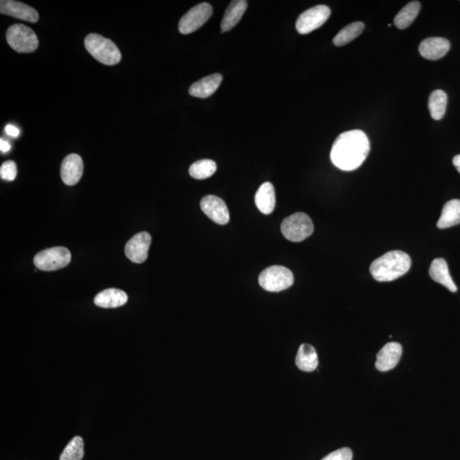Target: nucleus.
<instances>
[{
	"label": "nucleus",
	"mask_w": 460,
	"mask_h": 460,
	"mask_svg": "<svg viewBox=\"0 0 460 460\" xmlns=\"http://www.w3.org/2000/svg\"><path fill=\"white\" fill-rule=\"evenodd\" d=\"M128 301V296L120 289L110 288L99 292L96 296L94 303L96 306L111 309L125 306Z\"/></svg>",
	"instance_id": "obj_19"
},
{
	"label": "nucleus",
	"mask_w": 460,
	"mask_h": 460,
	"mask_svg": "<svg viewBox=\"0 0 460 460\" xmlns=\"http://www.w3.org/2000/svg\"><path fill=\"white\" fill-rule=\"evenodd\" d=\"M217 170L216 162L211 159H200L189 168V174L195 179H206L213 175Z\"/></svg>",
	"instance_id": "obj_26"
},
{
	"label": "nucleus",
	"mask_w": 460,
	"mask_h": 460,
	"mask_svg": "<svg viewBox=\"0 0 460 460\" xmlns=\"http://www.w3.org/2000/svg\"><path fill=\"white\" fill-rule=\"evenodd\" d=\"M247 8L246 0H235L230 3L221 22L222 32H229L235 28L246 12Z\"/></svg>",
	"instance_id": "obj_18"
},
{
	"label": "nucleus",
	"mask_w": 460,
	"mask_h": 460,
	"mask_svg": "<svg viewBox=\"0 0 460 460\" xmlns=\"http://www.w3.org/2000/svg\"><path fill=\"white\" fill-rule=\"evenodd\" d=\"M409 255L402 251H391L374 260L370 266L373 277L381 283L402 277L411 268Z\"/></svg>",
	"instance_id": "obj_2"
},
{
	"label": "nucleus",
	"mask_w": 460,
	"mask_h": 460,
	"mask_svg": "<svg viewBox=\"0 0 460 460\" xmlns=\"http://www.w3.org/2000/svg\"><path fill=\"white\" fill-rule=\"evenodd\" d=\"M294 281L290 269L284 266L274 265L265 269L258 277L259 285L265 290L272 292L284 291L292 287Z\"/></svg>",
	"instance_id": "obj_6"
},
{
	"label": "nucleus",
	"mask_w": 460,
	"mask_h": 460,
	"mask_svg": "<svg viewBox=\"0 0 460 460\" xmlns=\"http://www.w3.org/2000/svg\"><path fill=\"white\" fill-rule=\"evenodd\" d=\"M450 50V43L441 37L427 38L419 44V53L428 60L436 61L443 58Z\"/></svg>",
	"instance_id": "obj_13"
},
{
	"label": "nucleus",
	"mask_w": 460,
	"mask_h": 460,
	"mask_svg": "<svg viewBox=\"0 0 460 460\" xmlns=\"http://www.w3.org/2000/svg\"><path fill=\"white\" fill-rule=\"evenodd\" d=\"M6 132L7 135L13 137H17L20 135V130L16 127V126L12 125H8L6 126Z\"/></svg>",
	"instance_id": "obj_30"
},
{
	"label": "nucleus",
	"mask_w": 460,
	"mask_h": 460,
	"mask_svg": "<svg viewBox=\"0 0 460 460\" xmlns=\"http://www.w3.org/2000/svg\"><path fill=\"white\" fill-rule=\"evenodd\" d=\"M83 170V161L80 155L76 154L68 155L63 159L61 166V177L63 183L69 186L76 185L82 177Z\"/></svg>",
	"instance_id": "obj_15"
},
{
	"label": "nucleus",
	"mask_w": 460,
	"mask_h": 460,
	"mask_svg": "<svg viewBox=\"0 0 460 460\" xmlns=\"http://www.w3.org/2000/svg\"><path fill=\"white\" fill-rule=\"evenodd\" d=\"M0 12L6 16L17 18L32 24L39 19L38 11L26 3L13 1V0H2L0 2Z\"/></svg>",
	"instance_id": "obj_12"
},
{
	"label": "nucleus",
	"mask_w": 460,
	"mask_h": 460,
	"mask_svg": "<svg viewBox=\"0 0 460 460\" xmlns=\"http://www.w3.org/2000/svg\"><path fill=\"white\" fill-rule=\"evenodd\" d=\"M255 203L259 211L265 215L273 213L276 206V192L272 184H263L255 195Z\"/></svg>",
	"instance_id": "obj_20"
},
{
	"label": "nucleus",
	"mask_w": 460,
	"mask_h": 460,
	"mask_svg": "<svg viewBox=\"0 0 460 460\" xmlns=\"http://www.w3.org/2000/svg\"><path fill=\"white\" fill-rule=\"evenodd\" d=\"M11 146L8 142H6V140L0 139V150L2 153H7L10 150Z\"/></svg>",
	"instance_id": "obj_31"
},
{
	"label": "nucleus",
	"mask_w": 460,
	"mask_h": 460,
	"mask_svg": "<svg viewBox=\"0 0 460 460\" xmlns=\"http://www.w3.org/2000/svg\"><path fill=\"white\" fill-rule=\"evenodd\" d=\"M429 274L432 280L444 285L448 290L452 292H457V285H455L454 281L452 279L448 263L445 261V259H435L430 267Z\"/></svg>",
	"instance_id": "obj_17"
},
{
	"label": "nucleus",
	"mask_w": 460,
	"mask_h": 460,
	"mask_svg": "<svg viewBox=\"0 0 460 460\" xmlns=\"http://www.w3.org/2000/svg\"><path fill=\"white\" fill-rule=\"evenodd\" d=\"M452 163H454L455 168L460 173V154L456 155L454 159H452Z\"/></svg>",
	"instance_id": "obj_32"
},
{
	"label": "nucleus",
	"mask_w": 460,
	"mask_h": 460,
	"mask_svg": "<svg viewBox=\"0 0 460 460\" xmlns=\"http://www.w3.org/2000/svg\"><path fill=\"white\" fill-rule=\"evenodd\" d=\"M448 96L443 91L436 90L432 92L429 98V110L430 115L436 121H440L446 113Z\"/></svg>",
	"instance_id": "obj_24"
},
{
	"label": "nucleus",
	"mask_w": 460,
	"mask_h": 460,
	"mask_svg": "<svg viewBox=\"0 0 460 460\" xmlns=\"http://www.w3.org/2000/svg\"><path fill=\"white\" fill-rule=\"evenodd\" d=\"M331 15V10L324 5L317 6L304 11L296 21L297 31L307 35L325 24Z\"/></svg>",
	"instance_id": "obj_9"
},
{
	"label": "nucleus",
	"mask_w": 460,
	"mask_h": 460,
	"mask_svg": "<svg viewBox=\"0 0 460 460\" xmlns=\"http://www.w3.org/2000/svg\"><path fill=\"white\" fill-rule=\"evenodd\" d=\"M460 224V200H451L445 204L437 222L439 229H448Z\"/></svg>",
	"instance_id": "obj_22"
},
{
	"label": "nucleus",
	"mask_w": 460,
	"mask_h": 460,
	"mask_svg": "<svg viewBox=\"0 0 460 460\" xmlns=\"http://www.w3.org/2000/svg\"><path fill=\"white\" fill-rule=\"evenodd\" d=\"M364 24L361 21H355L353 24H348L346 27L340 30L333 39V44L336 46H344L357 38L364 30Z\"/></svg>",
	"instance_id": "obj_25"
},
{
	"label": "nucleus",
	"mask_w": 460,
	"mask_h": 460,
	"mask_svg": "<svg viewBox=\"0 0 460 460\" xmlns=\"http://www.w3.org/2000/svg\"><path fill=\"white\" fill-rule=\"evenodd\" d=\"M6 40L9 46L19 53H31L39 47L36 33L24 24L10 26L6 32Z\"/></svg>",
	"instance_id": "obj_4"
},
{
	"label": "nucleus",
	"mask_w": 460,
	"mask_h": 460,
	"mask_svg": "<svg viewBox=\"0 0 460 460\" xmlns=\"http://www.w3.org/2000/svg\"><path fill=\"white\" fill-rule=\"evenodd\" d=\"M213 7L209 3H202L193 7L181 18L178 29L183 35H189L198 30L213 15Z\"/></svg>",
	"instance_id": "obj_8"
},
{
	"label": "nucleus",
	"mask_w": 460,
	"mask_h": 460,
	"mask_svg": "<svg viewBox=\"0 0 460 460\" xmlns=\"http://www.w3.org/2000/svg\"><path fill=\"white\" fill-rule=\"evenodd\" d=\"M200 207L207 217L218 224L224 225L229 222V211L224 200L216 195H206L200 202Z\"/></svg>",
	"instance_id": "obj_10"
},
{
	"label": "nucleus",
	"mask_w": 460,
	"mask_h": 460,
	"mask_svg": "<svg viewBox=\"0 0 460 460\" xmlns=\"http://www.w3.org/2000/svg\"><path fill=\"white\" fill-rule=\"evenodd\" d=\"M402 355V347L399 343L385 344L377 355L376 369L381 372L395 369Z\"/></svg>",
	"instance_id": "obj_14"
},
{
	"label": "nucleus",
	"mask_w": 460,
	"mask_h": 460,
	"mask_svg": "<svg viewBox=\"0 0 460 460\" xmlns=\"http://www.w3.org/2000/svg\"><path fill=\"white\" fill-rule=\"evenodd\" d=\"M85 455L84 441L77 436L69 441L60 456V460H82Z\"/></svg>",
	"instance_id": "obj_27"
},
{
	"label": "nucleus",
	"mask_w": 460,
	"mask_h": 460,
	"mask_svg": "<svg viewBox=\"0 0 460 460\" xmlns=\"http://www.w3.org/2000/svg\"><path fill=\"white\" fill-rule=\"evenodd\" d=\"M17 175V166L13 161L3 162L0 168V177L6 181H14Z\"/></svg>",
	"instance_id": "obj_28"
},
{
	"label": "nucleus",
	"mask_w": 460,
	"mask_h": 460,
	"mask_svg": "<svg viewBox=\"0 0 460 460\" xmlns=\"http://www.w3.org/2000/svg\"><path fill=\"white\" fill-rule=\"evenodd\" d=\"M85 47L96 60L107 66L118 64L121 61V53L112 40L96 33L85 37Z\"/></svg>",
	"instance_id": "obj_3"
},
{
	"label": "nucleus",
	"mask_w": 460,
	"mask_h": 460,
	"mask_svg": "<svg viewBox=\"0 0 460 460\" xmlns=\"http://www.w3.org/2000/svg\"><path fill=\"white\" fill-rule=\"evenodd\" d=\"M352 458H353V452L351 448H344L331 452L321 460H352Z\"/></svg>",
	"instance_id": "obj_29"
},
{
	"label": "nucleus",
	"mask_w": 460,
	"mask_h": 460,
	"mask_svg": "<svg viewBox=\"0 0 460 460\" xmlns=\"http://www.w3.org/2000/svg\"><path fill=\"white\" fill-rule=\"evenodd\" d=\"M151 236L148 232L136 233L125 245V254L130 260L142 263L148 258V249L151 244Z\"/></svg>",
	"instance_id": "obj_11"
},
{
	"label": "nucleus",
	"mask_w": 460,
	"mask_h": 460,
	"mask_svg": "<svg viewBox=\"0 0 460 460\" xmlns=\"http://www.w3.org/2000/svg\"><path fill=\"white\" fill-rule=\"evenodd\" d=\"M71 254L65 247H57L40 251L33 259L37 269L42 272H55L68 266Z\"/></svg>",
	"instance_id": "obj_7"
},
{
	"label": "nucleus",
	"mask_w": 460,
	"mask_h": 460,
	"mask_svg": "<svg viewBox=\"0 0 460 460\" xmlns=\"http://www.w3.org/2000/svg\"><path fill=\"white\" fill-rule=\"evenodd\" d=\"M369 137L360 130L342 133L337 137L331 150V161L336 168L351 172L360 168L369 157Z\"/></svg>",
	"instance_id": "obj_1"
},
{
	"label": "nucleus",
	"mask_w": 460,
	"mask_h": 460,
	"mask_svg": "<svg viewBox=\"0 0 460 460\" xmlns=\"http://www.w3.org/2000/svg\"><path fill=\"white\" fill-rule=\"evenodd\" d=\"M281 229L285 239L292 242H301L312 235L314 225L307 214L298 213L285 218Z\"/></svg>",
	"instance_id": "obj_5"
},
{
	"label": "nucleus",
	"mask_w": 460,
	"mask_h": 460,
	"mask_svg": "<svg viewBox=\"0 0 460 460\" xmlns=\"http://www.w3.org/2000/svg\"><path fill=\"white\" fill-rule=\"evenodd\" d=\"M318 355L312 345L303 344L296 356V365L303 372H313L318 366Z\"/></svg>",
	"instance_id": "obj_21"
},
{
	"label": "nucleus",
	"mask_w": 460,
	"mask_h": 460,
	"mask_svg": "<svg viewBox=\"0 0 460 460\" xmlns=\"http://www.w3.org/2000/svg\"><path fill=\"white\" fill-rule=\"evenodd\" d=\"M222 81L220 73H214L211 76L203 78V79L193 84L189 88L188 92L192 96L199 98H209L220 87Z\"/></svg>",
	"instance_id": "obj_16"
},
{
	"label": "nucleus",
	"mask_w": 460,
	"mask_h": 460,
	"mask_svg": "<svg viewBox=\"0 0 460 460\" xmlns=\"http://www.w3.org/2000/svg\"><path fill=\"white\" fill-rule=\"evenodd\" d=\"M421 9V5L418 1H412L407 3L395 17L394 24L396 28L405 29L409 27L416 19Z\"/></svg>",
	"instance_id": "obj_23"
}]
</instances>
